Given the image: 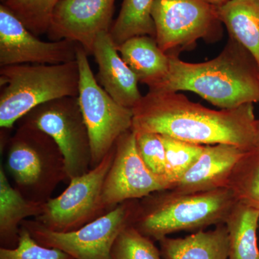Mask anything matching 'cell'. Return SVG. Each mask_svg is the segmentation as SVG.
Returning a JSON list of instances; mask_svg holds the SVG:
<instances>
[{"label": "cell", "mask_w": 259, "mask_h": 259, "mask_svg": "<svg viewBox=\"0 0 259 259\" xmlns=\"http://www.w3.org/2000/svg\"><path fill=\"white\" fill-rule=\"evenodd\" d=\"M133 112L135 132L153 133L202 146L255 147L257 120L253 104L214 110L182 94L149 90Z\"/></svg>", "instance_id": "cell-1"}, {"label": "cell", "mask_w": 259, "mask_h": 259, "mask_svg": "<svg viewBox=\"0 0 259 259\" xmlns=\"http://www.w3.org/2000/svg\"><path fill=\"white\" fill-rule=\"evenodd\" d=\"M168 56V74L150 90L192 92L221 109L259 102V66L234 39L230 37L222 52L206 62L192 64Z\"/></svg>", "instance_id": "cell-2"}, {"label": "cell", "mask_w": 259, "mask_h": 259, "mask_svg": "<svg viewBox=\"0 0 259 259\" xmlns=\"http://www.w3.org/2000/svg\"><path fill=\"white\" fill-rule=\"evenodd\" d=\"M237 201L229 188L187 194L159 191L140 199L132 226L158 241L172 233L225 224Z\"/></svg>", "instance_id": "cell-3"}, {"label": "cell", "mask_w": 259, "mask_h": 259, "mask_svg": "<svg viewBox=\"0 0 259 259\" xmlns=\"http://www.w3.org/2000/svg\"><path fill=\"white\" fill-rule=\"evenodd\" d=\"M77 61L18 64L0 69V127L10 129L35 107L64 97H78Z\"/></svg>", "instance_id": "cell-4"}, {"label": "cell", "mask_w": 259, "mask_h": 259, "mask_svg": "<svg viewBox=\"0 0 259 259\" xmlns=\"http://www.w3.org/2000/svg\"><path fill=\"white\" fill-rule=\"evenodd\" d=\"M6 168L24 197L46 202L68 179L64 156L55 141L36 127L22 123L10 138Z\"/></svg>", "instance_id": "cell-5"}, {"label": "cell", "mask_w": 259, "mask_h": 259, "mask_svg": "<svg viewBox=\"0 0 259 259\" xmlns=\"http://www.w3.org/2000/svg\"><path fill=\"white\" fill-rule=\"evenodd\" d=\"M88 56L79 45L76 54L80 73L78 100L90 136L92 168L111 151L122 134L132 129L134 112L116 102L99 84Z\"/></svg>", "instance_id": "cell-6"}, {"label": "cell", "mask_w": 259, "mask_h": 259, "mask_svg": "<svg viewBox=\"0 0 259 259\" xmlns=\"http://www.w3.org/2000/svg\"><path fill=\"white\" fill-rule=\"evenodd\" d=\"M139 207L138 199L125 201L74 231H51L35 220H26L21 226L37 243L62 250L74 259H111L116 239L121 232L132 226Z\"/></svg>", "instance_id": "cell-7"}, {"label": "cell", "mask_w": 259, "mask_h": 259, "mask_svg": "<svg viewBox=\"0 0 259 259\" xmlns=\"http://www.w3.org/2000/svg\"><path fill=\"white\" fill-rule=\"evenodd\" d=\"M151 14L158 47L168 55L178 56L199 39L214 42L222 37L217 7L204 0H155Z\"/></svg>", "instance_id": "cell-8"}, {"label": "cell", "mask_w": 259, "mask_h": 259, "mask_svg": "<svg viewBox=\"0 0 259 259\" xmlns=\"http://www.w3.org/2000/svg\"><path fill=\"white\" fill-rule=\"evenodd\" d=\"M22 123L49 135L60 148L69 180L91 169V146L78 97H64L35 107Z\"/></svg>", "instance_id": "cell-9"}, {"label": "cell", "mask_w": 259, "mask_h": 259, "mask_svg": "<svg viewBox=\"0 0 259 259\" xmlns=\"http://www.w3.org/2000/svg\"><path fill=\"white\" fill-rule=\"evenodd\" d=\"M115 151V145L97 166L70 180L62 194L46 202L42 214L35 221L51 231L69 232L107 213L102 203V191Z\"/></svg>", "instance_id": "cell-10"}, {"label": "cell", "mask_w": 259, "mask_h": 259, "mask_svg": "<svg viewBox=\"0 0 259 259\" xmlns=\"http://www.w3.org/2000/svg\"><path fill=\"white\" fill-rule=\"evenodd\" d=\"M171 184L153 174L138 149L132 129L119 138L115 156L102 191V203L107 212L125 201L144 198L154 192L171 190Z\"/></svg>", "instance_id": "cell-11"}, {"label": "cell", "mask_w": 259, "mask_h": 259, "mask_svg": "<svg viewBox=\"0 0 259 259\" xmlns=\"http://www.w3.org/2000/svg\"><path fill=\"white\" fill-rule=\"evenodd\" d=\"M79 44L69 40L44 41L4 5H0V66L65 64L76 61Z\"/></svg>", "instance_id": "cell-12"}, {"label": "cell", "mask_w": 259, "mask_h": 259, "mask_svg": "<svg viewBox=\"0 0 259 259\" xmlns=\"http://www.w3.org/2000/svg\"><path fill=\"white\" fill-rule=\"evenodd\" d=\"M115 0H61L53 12L47 32L51 41L78 42L89 55L100 33L110 32Z\"/></svg>", "instance_id": "cell-13"}, {"label": "cell", "mask_w": 259, "mask_h": 259, "mask_svg": "<svg viewBox=\"0 0 259 259\" xmlns=\"http://www.w3.org/2000/svg\"><path fill=\"white\" fill-rule=\"evenodd\" d=\"M98 65L97 82L122 106L133 109L141 101L139 79L119 54L110 32L97 36L93 54Z\"/></svg>", "instance_id": "cell-14"}, {"label": "cell", "mask_w": 259, "mask_h": 259, "mask_svg": "<svg viewBox=\"0 0 259 259\" xmlns=\"http://www.w3.org/2000/svg\"><path fill=\"white\" fill-rule=\"evenodd\" d=\"M247 151L231 144L204 146L197 161L171 190L187 194L228 188L233 168Z\"/></svg>", "instance_id": "cell-15"}, {"label": "cell", "mask_w": 259, "mask_h": 259, "mask_svg": "<svg viewBox=\"0 0 259 259\" xmlns=\"http://www.w3.org/2000/svg\"><path fill=\"white\" fill-rule=\"evenodd\" d=\"M117 49L139 82L147 85L149 90L157 86L168 74L169 56L160 49L155 37H131Z\"/></svg>", "instance_id": "cell-16"}, {"label": "cell", "mask_w": 259, "mask_h": 259, "mask_svg": "<svg viewBox=\"0 0 259 259\" xmlns=\"http://www.w3.org/2000/svg\"><path fill=\"white\" fill-rule=\"evenodd\" d=\"M163 259H228L229 239L226 226H216L212 231L204 230L185 238L168 236L158 241Z\"/></svg>", "instance_id": "cell-17"}, {"label": "cell", "mask_w": 259, "mask_h": 259, "mask_svg": "<svg viewBox=\"0 0 259 259\" xmlns=\"http://www.w3.org/2000/svg\"><path fill=\"white\" fill-rule=\"evenodd\" d=\"M46 202H35L24 197L10 183L3 166L0 167V238L3 248L18 245L20 226L27 218L38 217Z\"/></svg>", "instance_id": "cell-18"}, {"label": "cell", "mask_w": 259, "mask_h": 259, "mask_svg": "<svg viewBox=\"0 0 259 259\" xmlns=\"http://www.w3.org/2000/svg\"><path fill=\"white\" fill-rule=\"evenodd\" d=\"M217 7L218 17L259 66V0H228Z\"/></svg>", "instance_id": "cell-19"}, {"label": "cell", "mask_w": 259, "mask_h": 259, "mask_svg": "<svg viewBox=\"0 0 259 259\" xmlns=\"http://www.w3.org/2000/svg\"><path fill=\"white\" fill-rule=\"evenodd\" d=\"M258 221L259 207L237 201L225 223L229 239L228 259H259Z\"/></svg>", "instance_id": "cell-20"}, {"label": "cell", "mask_w": 259, "mask_h": 259, "mask_svg": "<svg viewBox=\"0 0 259 259\" xmlns=\"http://www.w3.org/2000/svg\"><path fill=\"white\" fill-rule=\"evenodd\" d=\"M155 0H123L118 16L114 20L110 34L118 47L126 40L140 35L156 38V27L152 18Z\"/></svg>", "instance_id": "cell-21"}, {"label": "cell", "mask_w": 259, "mask_h": 259, "mask_svg": "<svg viewBox=\"0 0 259 259\" xmlns=\"http://www.w3.org/2000/svg\"><path fill=\"white\" fill-rule=\"evenodd\" d=\"M238 201L259 207V150L245 151L237 162L228 180Z\"/></svg>", "instance_id": "cell-22"}, {"label": "cell", "mask_w": 259, "mask_h": 259, "mask_svg": "<svg viewBox=\"0 0 259 259\" xmlns=\"http://www.w3.org/2000/svg\"><path fill=\"white\" fill-rule=\"evenodd\" d=\"M61 0H7L4 5L35 35L47 34L53 12Z\"/></svg>", "instance_id": "cell-23"}, {"label": "cell", "mask_w": 259, "mask_h": 259, "mask_svg": "<svg viewBox=\"0 0 259 259\" xmlns=\"http://www.w3.org/2000/svg\"><path fill=\"white\" fill-rule=\"evenodd\" d=\"M166 151V177L172 189L197 161L204 146L161 136Z\"/></svg>", "instance_id": "cell-24"}, {"label": "cell", "mask_w": 259, "mask_h": 259, "mask_svg": "<svg viewBox=\"0 0 259 259\" xmlns=\"http://www.w3.org/2000/svg\"><path fill=\"white\" fill-rule=\"evenodd\" d=\"M111 259H163V257L153 240L130 226L116 239Z\"/></svg>", "instance_id": "cell-25"}, {"label": "cell", "mask_w": 259, "mask_h": 259, "mask_svg": "<svg viewBox=\"0 0 259 259\" xmlns=\"http://www.w3.org/2000/svg\"><path fill=\"white\" fill-rule=\"evenodd\" d=\"M0 259H74L55 248L37 243L25 227L20 226L18 245L13 248H0Z\"/></svg>", "instance_id": "cell-26"}, {"label": "cell", "mask_w": 259, "mask_h": 259, "mask_svg": "<svg viewBox=\"0 0 259 259\" xmlns=\"http://www.w3.org/2000/svg\"><path fill=\"white\" fill-rule=\"evenodd\" d=\"M134 132L136 134L140 155L146 166L155 175L168 180L166 151L161 136L153 133Z\"/></svg>", "instance_id": "cell-27"}, {"label": "cell", "mask_w": 259, "mask_h": 259, "mask_svg": "<svg viewBox=\"0 0 259 259\" xmlns=\"http://www.w3.org/2000/svg\"><path fill=\"white\" fill-rule=\"evenodd\" d=\"M204 1L207 2L209 4L214 5V6H220V5L226 3L228 0H204Z\"/></svg>", "instance_id": "cell-28"}, {"label": "cell", "mask_w": 259, "mask_h": 259, "mask_svg": "<svg viewBox=\"0 0 259 259\" xmlns=\"http://www.w3.org/2000/svg\"><path fill=\"white\" fill-rule=\"evenodd\" d=\"M255 149L259 150V119L257 120L256 136H255Z\"/></svg>", "instance_id": "cell-29"}, {"label": "cell", "mask_w": 259, "mask_h": 259, "mask_svg": "<svg viewBox=\"0 0 259 259\" xmlns=\"http://www.w3.org/2000/svg\"><path fill=\"white\" fill-rule=\"evenodd\" d=\"M0 1H1L2 4H3V3H5L7 0H0Z\"/></svg>", "instance_id": "cell-30"}]
</instances>
